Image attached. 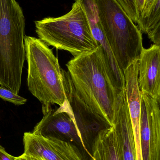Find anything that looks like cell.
Masks as SVG:
<instances>
[{"label":"cell","instance_id":"obj_7","mask_svg":"<svg viewBox=\"0 0 160 160\" xmlns=\"http://www.w3.org/2000/svg\"><path fill=\"white\" fill-rule=\"evenodd\" d=\"M62 73L67 99L83 138L92 134L95 136L101 130L112 126L85 103L76 91L69 72L62 69Z\"/></svg>","mask_w":160,"mask_h":160},{"label":"cell","instance_id":"obj_11","mask_svg":"<svg viewBox=\"0 0 160 160\" xmlns=\"http://www.w3.org/2000/svg\"><path fill=\"white\" fill-rule=\"evenodd\" d=\"M94 140L92 160H123L113 126L99 132Z\"/></svg>","mask_w":160,"mask_h":160},{"label":"cell","instance_id":"obj_10","mask_svg":"<svg viewBox=\"0 0 160 160\" xmlns=\"http://www.w3.org/2000/svg\"><path fill=\"white\" fill-rule=\"evenodd\" d=\"M113 126L123 160H136L134 136L125 90L117 93Z\"/></svg>","mask_w":160,"mask_h":160},{"label":"cell","instance_id":"obj_2","mask_svg":"<svg viewBox=\"0 0 160 160\" xmlns=\"http://www.w3.org/2000/svg\"><path fill=\"white\" fill-rule=\"evenodd\" d=\"M24 44L28 89L41 103L44 115L52 109V105L62 106L67 102L62 68L58 58L39 38L25 36Z\"/></svg>","mask_w":160,"mask_h":160},{"label":"cell","instance_id":"obj_15","mask_svg":"<svg viewBox=\"0 0 160 160\" xmlns=\"http://www.w3.org/2000/svg\"><path fill=\"white\" fill-rule=\"evenodd\" d=\"M0 160H16L15 157L11 156L6 151L5 149L0 145Z\"/></svg>","mask_w":160,"mask_h":160},{"label":"cell","instance_id":"obj_1","mask_svg":"<svg viewBox=\"0 0 160 160\" xmlns=\"http://www.w3.org/2000/svg\"><path fill=\"white\" fill-rule=\"evenodd\" d=\"M66 67L76 91L97 114L112 126L117 92L101 47L71 59Z\"/></svg>","mask_w":160,"mask_h":160},{"label":"cell","instance_id":"obj_13","mask_svg":"<svg viewBox=\"0 0 160 160\" xmlns=\"http://www.w3.org/2000/svg\"><path fill=\"white\" fill-rule=\"evenodd\" d=\"M0 98L16 105H23L27 102V99L25 98H23L3 87H0Z\"/></svg>","mask_w":160,"mask_h":160},{"label":"cell","instance_id":"obj_4","mask_svg":"<svg viewBox=\"0 0 160 160\" xmlns=\"http://www.w3.org/2000/svg\"><path fill=\"white\" fill-rule=\"evenodd\" d=\"M106 40L124 74L143 49L142 33L117 0H95Z\"/></svg>","mask_w":160,"mask_h":160},{"label":"cell","instance_id":"obj_12","mask_svg":"<svg viewBox=\"0 0 160 160\" xmlns=\"http://www.w3.org/2000/svg\"><path fill=\"white\" fill-rule=\"evenodd\" d=\"M137 24L141 32L160 46V0H154L149 10L139 16Z\"/></svg>","mask_w":160,"mask_h":160},{"label":"cell","instance_id":"obj_6","mask_svg":"<svg viewBox=\"0 0 160 160\" xmlns=\"http://www.w3.org/2000/svg\"><path fill=\"white\" fill-rule=\"evenodd\" d=\"M160 102L142 92L140 134L143 160H160Z\"/></svg>","mask_w":160,"mask_h":160},{"label":"cell","instance_id":"obj_5","mask_svg":"<svg viewBox=\"0 0 160 160\" xmlns=\"http://www.w3.org/2000/svg\"><path fill=\"white\" fill-rule=\"evenodd\" d=\"M33 133L46 138L70 142H80L91 158L92 154L86 148L83 138L75 122L68 101L59 108H52L34 128Z\"/></svg>","mask_w":160,"mask_h":160},{"label":"cell","instance_id":"obj_8","mask_svg":"<svg viewBox=\"0 0 160 160\" xmlns=\"http://www.w3.org/2000/svg\"><path fill=\"white\" fill-rule=\"evenodd\" d=\"M24 152L44 160H85L72 142L24 132Z\"/></svg>","mask_w":160,"mask_h":160},{"label":"cell","instance_id":"obj_16","mask_svg":"<svg viewBox=\"0 0 160 160\" xmlns=\"http://www.w3.org/2000/svg\"><path fill=\"white\" fill-rule=\"evenodd\" d=\"M15 158L16 160H44L40 158L27 155L24 153L19 157H15Z\"/></svg>","mask_w":160,"mask_h":160},{"label":"cell","instance_id":"obj_9","mask_svg":"<svg viewBox=\"0 0 160 160\" xmlns=\"http://www.w3.org/2000/svg\"><path fill=\"white\" fill-rule=\"evenodd\" d=\"M138 83L141 92L160 102V46L143 49L138 59Z\"/></svg>","mask_w":160,"mask_h":160},{"label":"cell","instance_id":"obj_18","mask_svg":"<svg viewBox=\"0 0 160 160\" xmlns=\"http://www.w3.org/2000/svg\"><path fill=\"white\" fill-rule=\"evenodd\" d=\"M154 1V0H146L145 5L144 8L142 13H144L149 10V8L153 3Z\"/></svg>","mask_w":160,"mask_h":160},{"label":"cell","instance_id":"obj_17","mask_svg":"<svg viewBox=\"0 0 160 160\" xmlns=\"http://www.w3.org/2000/svg\"><path fill=\"white\" fill-rule=\"evenodd\" d=\"M138 18L143 10L145 5L146 0H135Z\"/></svg>","mask_w":160,"mask_h":160},{"label":"cell","instance_id":"obj_3","mask_svg":"<svg viewBox=\"0 0 160 160\" xmlns=\"http://www.w3.org/2000/svg\"><path fill=\"white\" fill-rule=\"evenodd\" d=\"M35 25L40 40L48 46L69 52L74 57L98 48L86 15L77 1L67 14L36 21Z\"/></svg>","mask_w":160,"mask_h":160},{"label":"cell","instance_id":"obj_14","mask_svg":"<svg viewBox=\"0 0 160 160\" xmlns=\"http://www.w3.org/2000/svg\"><path fill=\"white\" fill-rule=\"evenodd\" d=\"M134 23H137L138 15L135 0H117Z\"/></svg>","mask_w":160,"mask_h":160}]
</instances>
